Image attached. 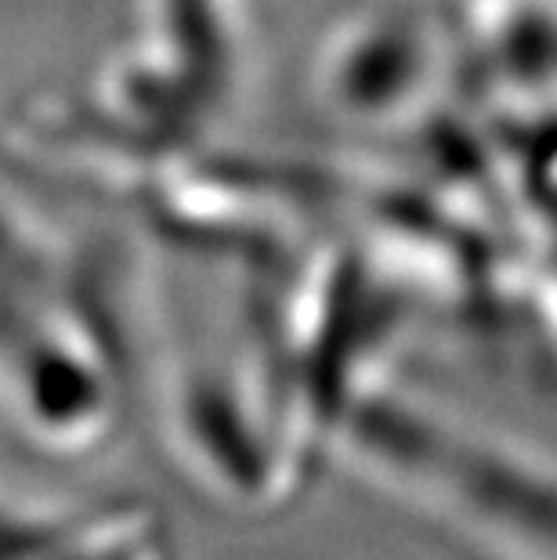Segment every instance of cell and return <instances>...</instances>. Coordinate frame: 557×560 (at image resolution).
<instances>
[{
    "instance_id": "1",
    "label": "cell",
    "mask_w": 557,
    "mask_h": 560,
    "mask_svg": "<svg viewBox=\"0 0 557 560\" xmlns=\"http://www.w3.org/2000/svg\"><path fill=\"white\" fill-rule=\"evenodd\" d=\"M351 459L496 557L557 560V470L529 452L413 427L365 438Z\"/></svg>"
}]
</instances>
